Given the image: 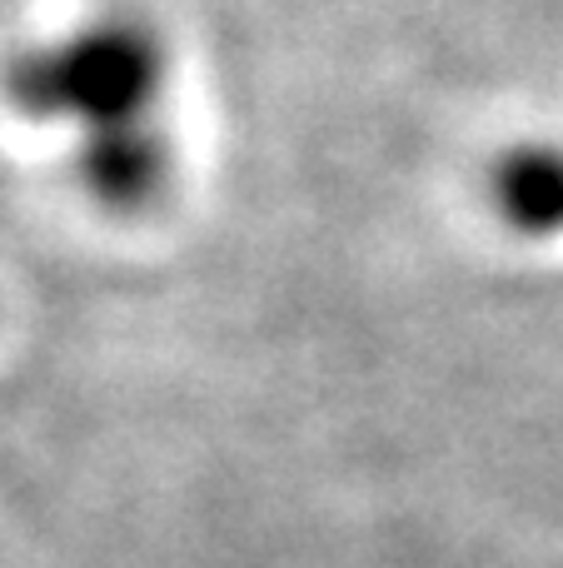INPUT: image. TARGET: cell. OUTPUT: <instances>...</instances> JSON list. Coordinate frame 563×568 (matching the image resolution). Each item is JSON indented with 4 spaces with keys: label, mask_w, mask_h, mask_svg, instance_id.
Listing matches in <instances>:
<instances>
[{
    "label": "cell",
    "mask_w": 563,
    "mask_h": 568,
    "mask_svg": "<svg viewBox=\"0 0 563 568\" xmlns=\"http://www.w3.org/2000/svg\"><path fill=\"white\" fill-rule=\"evenodd\" d=\"M494 205L519 235H559L563 230V150L519 145L494 165Z\"/></svg>",
    "instance_id": "obj_3"
},
{
    "label": "cell",
    "mask_w": 563,
    "mask_h": 568,
    "mask_svg": "<svg viewBox=\"0 0 563 568\" xmlns=\"http://www.w3.org/2000/svg\"><path fill=\"white\" fill-rule=\"evenodd\" d=\"M170 170H175L170 135L155 120L95 130L80 140V175L110 210H145L170 185Z\"/></svg>",
    "instance_id": "obj_2"
},
{
    "label": "cell",
    "mask_w": 563,
    "mask_h": 568,
    "mask_svg": "<svg viewBox=\"0 0 563 568\" xmlns=\"http://www.w3.org/2000/svg\"><path fill=\"white\" fill-rule=\"evenodd\" d=\"M165 90V45L125 16L80 26L55 45L25 50L6 70V95L30 120H75L85 135L155 120Z\"/></svg>",
    "instance_id": "obj_1"
}]
</instances>
